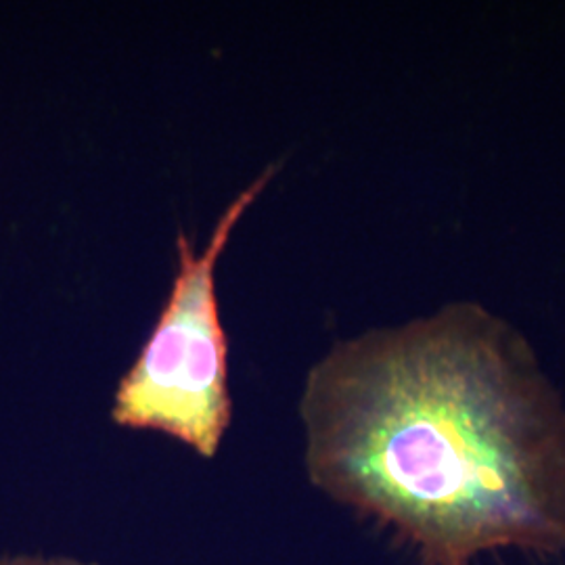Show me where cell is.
Masks as SVG:
<instances>
[{
    "mask_svg": "<svg viewBox=\"0 0 565 565\" xmlns=\"http://www.w3.org/2000/svg\"><path fill=\"white\" fill-rule=\"evenodd\" d=\"M260 179L231 202L203 252L181 233L177 275L162 315L130 371L121 377L111 408L114 424L162 431L212 459L231 424L228 340L216 298V264L247 207L273 179Z\"/></svg>",
    "mask_w": 565,
    "mask_h": 565,
    "instance_id": "cell-2",
    "label": "cell"
},
{
    "mask_svg": "<svg viewBox=\"0 0 565 565\" xmlns=\"http://www.w3.org/2000/svg\"><path fill=\"white\" fill-rule=\"evenodd\" d=\"M0 565H95L84 564L78 559H67V557H11V559H2Z\"/></svg>",
    "mask_w": 565,
    "mask_h": 565,
    "instance_id": "cell-3",
    "label": "cell"
},
{
    "mask_svg": "<svg viewBox=\"0 0 565 565\" xmlns=\"http://www.w3.org/2000/svg\"><path fill=\"white\" fill-rule=\"evenodd\" d=\"M300 415L310 482L425 565L564 553V398L520 329L482 303L333 345Z\"/></svg>",
    "mask_w": 565,
    "mask_h": 565,
    "instance_id": "cell-1",
    "label": "cell"
}]
</instances>
